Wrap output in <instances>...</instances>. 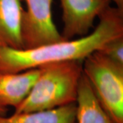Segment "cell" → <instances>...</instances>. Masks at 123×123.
I'll return each mask as SVG.
<instances>
[{"instance_id": "obj_5", "label": "cell", "mask_w": 123, "mask_h": 123, "mask_svg": "<svg viewBox=\"0 0 123 123\" xmlns=\"http://www.w3.org/2000/svg\"><path fill=\"white\" fill-rule=\"evenodd\" d=\"M111 0H60L65 40L88 34L94 22L110 6Z\"/></svg>"}, {"instance_id": "obj_11", "label": "cell", "mask_w": 123, "mask_h": 123, "mask_svg": "<svg viewBox=\"0 0 123 123\" xmlns=\"http://www.w3.org/2000/svg\"><path fill=\"white\" fill-rule=\"evenodd\" d=\"M111 1L116 4L117 8L123 10V0H111Z\"/></svg>"}, {"instance_id": "obj_2", "label": "cell", "mask_w": 123, "mask_h": 123, "mask_svg": "<svg viewBox=\"0 0 123 123\" xmlns=\"http://www.w3.org/2000/svg\"><path fill=\"white\" fill-rule=\"evenodd\" d=\"M30 92L15 107L14 113L51 110L76 103L83 74V61L67 60L41 65Z\"/></svg>"}, {"instance_id": "obj_9", "label": "cell", "mask_w": 123, "mask_h": 123, "mask_svg": "<svg viewBox=\"0 0 123 123\" xmlns=\"http://www.w3.org/2000/svg\"><path fill=\"white\" fill-rule=\"evenodd\" d=\"M76 103L51 110L0 116V123H76Z\"/></svg>"}, {"instance_id": "obj_4", "label": "cell", "mask_w": 123, "mask_h": 123, "mask_svg": "<svg viewBox=\"0 0 123 123\" xmlns=\"http://www.w3.org/2000/svg\"><path fill=\"white\" fill-rule=\"evenodd\" d=\"M25 2L23 10L21 37L25 49L65 40L52 18V0H21Z\"/></svg>"}, {"instance_id": "obj_3", "label": "cell", "mask_w": 123, "mask_h": 123, "mask_svg": "<svg viewBox=\"0 0 123 123\" xmlns=\"http://www.w3.org/2000/svg\"><path fill=\"white\" fill-rule=\"evenodd\" d=\"M83 73L112 123H123V66L95 51L83 61Z\"/></svg>"}, {"instance_id": "obj_1", "label": "cell", "mask_w": 123, "mask_h": 123, "mask_svg": "<svg viewBox=\"0 0 123 123\" xmlns=\"http://www.w3.org/2000/svg\"><path fill=\"white\" fill-rule=\"evenodd\" d=\"M98 18L94 30L78 39L21 50L0 48V71L18 73L51 62L84 61L110 40L123 36V10L109 6Z\"/></svg>"}, {"instance_id": "obj_7", "label": "cell", "mask_w": 123, "mask_h": 123, "mask_svg": "<svg viewBox=\"0 0 123 123\" xmlns=\"http://www.w3.org/2000/svg\"><path fill=\"white\" fill-rule=\"evenodd\" d=\"M21 0H0V48L25 49L21 37Z\"/></svg>"}, {"instance_id": "obj_8", "label": "cell", "mask_w": 123, "mask_h": 123, "mask_svg": "<svg viewBox=\"0 0 123 123\" xmlns=\"http://www.w3.org/2000/svg\"><path fill=\"white\" fill-rule=\"evenodd\" d=\"M76 123H112L102 109L84 73L78 86Z\"/></svg>"}, {"instance_id": "obj_10", "label": "cell", "mask_w": 123, "mask_h": 123, "mask_svg": "<svg viewBox=\"0 0 123 123\" xmlns=\"http://www.w3.org/2000/svg\"><path fill=\"white\" fill-rule=\"evenodd\" d=\"M97 51L114 63L123 66V36L110 40Z\"/></svg>"}, {"instance_id": "obj_12", "label": "cell", "mask_w": 123, "mask_h": 123, "mask_svg": "<svg viewBox=\"0 0 123 123\" xmlns=\"http://www.w3.org/2000/svg\"><path fill=\"white\" fill-rule=\"evenodd\" d=\"M8 111V108L4 107L3 106L0 105V116H6Z\"/></svg>"}, {"instance_id": "obj_6", "label": "cell", "mask_w": 123, "mask_h": 123, "mask_svg": "<svg viewBox=\"0 0 123 123\" xmlns=\"http://www.w3.org/2000/svg\"><path fill=\"white\" fill-rule=\"evenodd\" d=\"M39 74L38 67L18 73L0 71V105L17 107L29 94Z\"/></svg>"}]
</instances>
